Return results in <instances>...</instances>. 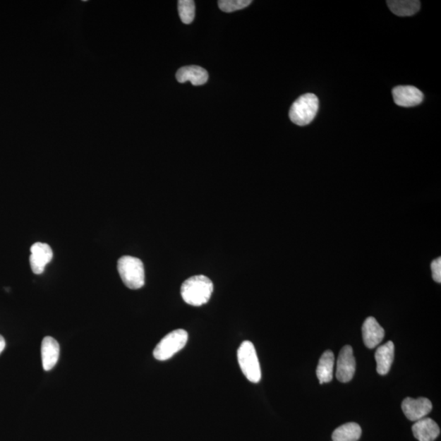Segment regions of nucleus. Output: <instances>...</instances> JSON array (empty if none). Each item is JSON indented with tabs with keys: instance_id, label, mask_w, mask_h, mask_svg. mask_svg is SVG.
<instances>
[{
	"instance_id": "nucleus-1",
	"label": "nucleus",
	"mask_w": 441,
	"mask_h": 441,
	"mask_svg": "<svg viewBox=\"0 0 441 441\" xmlns=\"http://www.w3.org/2000/svg\"><path fill=\"white\" fill-rule=\"evenodd\" d=\"M214 292V284L203 274L194 276L181 284V295L186 303L200 307L209 302Z\"/></svg>"
},
{
	"instance_id": "nucleus-2",
	"label": "nucleus",
	"mask_w": 441,
	"mask_h": 441,
	"mask_svg": "<svg viewBox=\"0 0 441 441\" xmlns=\"http://www.w3.org/2000/svg\"><path fill=\"white\" fill-rule=\"evenodd\" d=\"M118 272L122 282L131 289H139L145 284L144 265L139 258L123 256L119 259Z\"/></svg>"
},
{
	"instance_id": "nucleus-3",
	"label": "nucleus",
	"mask_w": 441,
	"mask_h": 441,
	"mask_svg": "<svg viewBox=\"0 0 441 441\" xmlns=\"http://www.w3.org/2000/svg\"><path fill=\"white\" fill-rule=\"evenodd\" d=\"M319 110V99L313 93H307L296 100L290 108L289 118L298 126H308Z\"/></svg>"
},
{
	"instance_id": "nucleus-4",
	"label": "nucleus",
	"mask_w": 441,
	"mask_h": 441,
	"mask_svg": "<svg viewBox=\"0 0 441 441\" xmlns=\"http://www.w3.org/2000/svg\"><path fill=\"white\" fill-rule=\"evenodd\" d=\"M237 358L238 365L247 380L253 383L260 382L262 377L260 363L255 347L251 342H242L237 351Z\"/></svg>"
},
{
	"instance_id": "nucleus-5",
	"label": "nucleus",
	"mask_w": 441,
	"mask_h": 441,
	"mask_svg": "<svg viewBox=\"0 0 441 441\" xmlns=\"http://www.w3.org/2000/svg\"><path fill=\"white\" fill-rule=\"evenodd\" d=\"M188 341V334L184 330L171 332L160 341L153 351L155 359L164 361L169 360L176 353L184 349Z\"/></svg>"
},
{
	"instance_id": "nucleus-6",
	"label": "nucleus",
	"mask_w": 441,
	"mask_h": 441,
	"mask_svg": "<svg viewBox=\"0 0 441 441\" xmlns=\"http://www.w3.org/2000/svg\"><path fill=\"white\" fill-rule=\"evenodd\" d=\"M356 366L352 347L350 345L342 347L337 363V380L344 383L350 382L354 377Z\"/></svg>"
},
{
	"instance_id": "nucleus-7",
	"label": "nucleus",
	"mask_w": 441,
	"mask_h": 441,
	"mask_svg": "<svg viewBox=\"0 0 441 441\" xmlns=\"http://www.w3.org/2000/svg\"><path fill=\"white\" fill-rule=\"evenodd\" d=\"M402 411L411 421L417 422L433 411V404L428 398L413 399L407 397L401 404Z\"/></svg>"
},
{
	"instance_id": "nucleus-8",
	"label": "nucleus",
	"mask_w": 441,
	"mask_h": 441,
	"mask_svg": "<svg viewBox=\"0 0 441 441\" xmlns=\"http://www.w3.org/2000/svg\"><path fill=\"white\" fill-rule=\"evenodd\" d=\"M30 264L35 274H40L53 259L54 252L48 243L37 242L30 248Z\"/></svg>"
},
{
	"instance_id": "nucleus-9",
	"label": "nucleus",
	"mask_w": 441,
	"mask_h": 441,
	"mask_svg": "<svg viewBox=\"0 0 441 441\" xmlns=\"http://www.w3.org/2000/svg\"><path fill=\"white\" fill-rule=\"evenodd\" d=\"M394 102L403 107H413L423 101V95L418 88L413 86H397L392 90Z\"/></svg>"
},
{
	"instance_id": "nucleus-10",
	"label": "nucleus",
	"mask_w": 441,
	"mask_h": 441,
	"mask_svg": "<svg viewBox=\"0 0 441 441\" xmlns=\"http://www.w3.org/2000/svg\"><path fill=\"white\" fill-rule=\"evenodd\" d=\"M363 340L368 349H375L384 339L385 331L375 318H368L362 326Z\"/></svg>"
},
{
	"instance_id": "nucleus-11",
	"label": "nucleus",
	"mask_w": 441,
	"mask_h": 441,
	"mask_svg": "<svg viewBox=\"0 0 441 441\" xmlns=\"http://www.w3.org/2000/svg\"><path fill=\"white\" fill-rule=\"evenodd\" d=\"M414 437L418 441H434L440 434L438 424L430 418H423L413 424Z\"/></svg>"
},
{
	"instance_id": "nucleus-12",
	"label": "nucleus",
	"mask_w": 441,
	"mask_h": 441,
	"mask_svg": "<svg viewBox=\"0 0 441 441\" xmlns=\"http://www.w3.org/2000/svg\"><path fill=\"white\" fill-rule=\"evenodd\" d=\"M60 346L56 339L52 337H45L41 346V356L42 365L45 371H50L56 365L59 359Z\"/></svg>"
},
{
	"instance_id": "nucleus-13",
	"label": "nucleus",
	"mask_w": 441,
	"mask_h": 441,
	"mask_svg": "<svg viewBox=\"0 0 441 441\" xmlns=\"http://www.w3.org/2000/svg\"><path fill=\"white\" fill-rule=\"evenodd\" d=\"M176 80L179 83L191 82L195 86L206 84L209 80L207 71L198 66H188L181 67L176 74Z\"/></svg>"
},
{
	"instance_id": "nucleus-14",
	"label": "nucleus",
	"mask_w": 441,
	"mask_h": 441,
	"mask_svg": "<svg viewBox=\"0 0 441 441\" xmlns=\"http://www.w3.org/2000/svg\"><path fill=\"white\" fill-rule=\"evenodd\" d=\"M394 352H395V346L392 341L378 347L375 352L378 375H386L390 371L394 361Z\"/></svg>"
},
{
	"instance_id": "nucleus-15",
	"label": "nucleus",
	"mask_w": 441,
	"mask_h": 441,
	"mask_svg": "<svg viewBox=\"0 0 441 441\" xmlns=\"http://www.w3.org/2000/svg\"><path fill=\"white\" fill-rule=\"evenodd\" d=\"M334 361V353L330 350L325 351L320 357L318 368H316V375L320 384L330 382L333 380Z\"/></svg>"
},
{
	"instance_id": "nucleus-16",
	"label": "nucleus",
	"mask_w": 441,
	"mask_h": 441,
	"mask_svg": "<svg viewBox=\"0 0 441 441\" xmlns=\"http://www.w3.org/2000/svg\"><path fill=\"white\" fill-rule=\"evenodd\" d=\"M391 11L399 17H409L419 11L418 0H389L387 2Z\"/></svg>"
},
{
	"instance_id": "nucleus-17",
	"label": "nucleus",
	"mask_w": 441,
	"mask_h": 441,
	"mask_svg": "<svg viewBox=\"0 0 441 441\" xmlns=\"http://www.w3.org/2000/svg\"><path fill=\"white\" fill-rule=\"evenodd\" d=\"M362 430L359 424L349 423L337 428L332 439L333 441H358L361 437Z\"/></svg>"
},
{
	"instance_id": "nucleus-18",
	"label": "nucleus",
	"mask_w": 441,
	"mask_h": 441,
	"mask_svg": "<svg viewBox=\"0 0 441 441\" xmlns=\"http://www.w3.org/2000/svg\"><path fill=\"white\" fill-rule=\"evenodd\" d=\"M179 13L181 22L191 24L195 16V4L192 0H180L178 4Z\"/></svg>"
},
{
	"instance_id": "nucleus-19",
	"label": "nucleus",
	"mask_w": 441,
	"mask_h": 441,
	"mask_svg": "<svg viewBox=\"0 0 441 441\" xmlns=\"http://www.w3.org/2000/svg\"><path fill=\"white\" fill-rule=\"evenodd\" d=\"M250 4L251 0H220L219 7L223 12L232 13L246 8Z\"/></svg>"
},
{
	"instance_id": "nucleus-20",
	"label": "nucleus",
	"mask_w": 441,
	"mask_h": 441,
	"mask_svg": "<svg viewBox=\"0 0 441 441\" xmlns=\"http://www.w3.org/2000/svg\"><path fill=\"white\" fill-rule=\"evenodd\" d=\"M433 272V278L435 282L441 283V258H438L430 264Z\"/></svg>"
},
{
	"instance_id": "nucleus-21",
	"label": "nucleus",
	"mask_w": 441,
	"mask_h": 441,
	"mask_svg": "<svg viewBox=\"0 0 441 441\" xmlns=\"http://www.w3.org/2000/svg\"><path fill=\"white\" fill-rule=\"evenodd\" d=\"M5 346H6V342H5L4 337L2 335H0V354H1V353L4 350Z\"/></svg>"
}]
</instances>
